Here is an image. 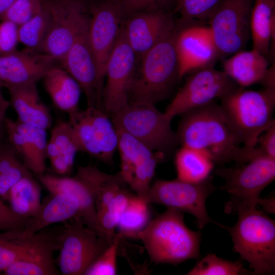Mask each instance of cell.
I'll list each match as a JSON object with an SVG mask.
<instances>
[{
    "label": "cell",
    "instance_id": "6da1fadb",
    "mask_svg": "<svg viewBox=\"0 0 275 275\" xmlns=\"http://www.w3.org/2000/svg\"><path fill=\"white\" fill-rule=\"evenodd\" d=\"M176 133L181 146L203 152L214 164L234 161L239 165L262 154L257 147L237 143L220 105L214 101L182 114Z\"/></svg>",
    "mask_w": 275,
    "mask_h": 275
},
{
    "label": "cell",
    "instance_id": "7a4b0ae2",
    "mask_svg": "<svg viewBox=\"0 0 275 275\" xmlns=\"http://www.w3.org/2000/svg\"><path fill=\"white\" fill-rule=\"evenodd\" d=\"M178 31L168 36L136 61L129 104L155 105L170 95L179 79V64L176 48Z\"/></svg>",
    "mask_w": 275,
    "mask_h": 275
},
{
    "label": "cell",
    "instance_id": "3957f363",
    "mask_svg": "<svg viewBox=\"0 0 275 275\" xmlns=\"http://www.w3.org/2000/svg\"><path fill=\"white\" fill-rule=\"evenodd\" d=\"M201 233L189 229L183 212L167 209L151 219L138 236L150 260L155 264L177 265L200 256Z\"/></svg>",
    "mask_w": 275,
    "mask_h": 275
},
{
    "label": "cell",
    "instance_id": "277c9868",
    "mask_svg": "<svg viewBox=\"0 0 275 275\" xmlns=\"http://www.w3.org/2000/svg\"><path fill=\"white\" fill-rule=\"evenodd\" d=\"M220 100L222 111L237 143L256 147L259 136L275 122V90L254 91L238 87Z\"/></svg>",
    "mask_w": 275,
    "mask_h": 275
},
{
    "label": "cell",
    "instance_id": "5b68a950",
    "mask_svg": "<svg viewBox=\"0 0 275 275\" xmlns=\"http://www.w3.org/2000/svg\"><path fill=\"white\" fill-rule=\"evenodd\" d=\"M232 227L218 224L229 233L234 251L246 261L254 274L275 271V221L256 208L237 213Z\"/></svg>",
    "mask_w": 275,
    "mask_h": 275
},
{
    "label": "cell",
    "instance_id": "8992f818",
    "mask_svg": "<svg viewBox=\"0 0 275 275\" xmlns=\"http://www.w3.org/2000/svg\"><path fill=\"white\" fill-rule=\"evenodd\" d=\"M215 174L224 180L220 188L230 195L225 206L227 213L256 208L262 191L275 178V158L264 154L235 168L222 167Z\"/></svg>",
    "mask_w": 275,
    "mask_h": 275
},
{
    "label": "cell",
    "instance_id": "52a82bcc",
    "mask_svg": "<svg viewBox=\"0 0 275 275\" xmlns=\"http://www.w3.org/2000/svg\"><path fill=\"white\" fill-rule=\"evenodd\" d=\"M64 223L63 229L56 236L57 250H59L56 264L61 274H84L111 243L85 225L80 217Z\"/></svg>",
    "mask_w": 275,
    "mask_h": 275
},
{
    "label": "cell",
    "instance_id": "ba28073f",
    "mask_svg": "<svg viewBox=\"0 0 275 275\" xmlns=\"http://www.w3.org/2000/svg\"><path fill=\"white\" fill-rule=\"evenodd\" d=\"M114 125L144 144L151 151L164 154L178 144L171 126L173 119L155 105L131 103L112 117Z\"/></svg>",
    "mask_w": 275,
    "mask_h": 275
},
{
    "label": "cell",
    "instance_id": "9c48e42d",
    "mask_svg": "<svg viewBox=\"0 0 275 275\" xmlns=\"http://www.w3.org/2000/svg\"><path fill=\"white\" fill-rule=\"evenodd\" d=\"M255 0H221L210 14L208 27L221 58L243 50L251 37Z\"/></svg>",
    "mask_w": 275,
    "mask_h": 275
},
{
    "label": "cell",
    "instance_id": "30bf717a",
    "mask_svg": "<svg viewBox=\"0 0 275 275\" xmlns=\"http://www.w3.org/2000/svg\"><path fill=\"white\" fill-rule=\"evenodd\" d=\"M213 177L198 183L184 181L176 178L171 180H158L151 185L147 202L163 205L191 214L199 229L209 223H218L208 214L206 201L215 190Z\"/></svg>",
    "mask_w": 275,
    "mask_h": 275
},
{
    "label": "cell",
    "instance_id": "8fae6325",
    "mask_svg": "<svg viewBox=\"0 0 275 275\" xmlns=\"http://www.w3.org/2000/svg\"><path fill=\"white\" fill-rule=\"evenodd\" d=\"M104 111L88 106L69 114L68 122L78 151L111 163L118 148L117 129Z\"/></svg>",
    "mask_w": 275,
    "mask_h": 275
},
{
    "label": "cell",
    "instance_id": "7c38bea8",
    "mask_svg": "<svg viewBox=\"0 0 275 275\" xmlns=\"http://www.w3.org/2000/svg\"><path fill=\"white\" fill-rule=\"evenodd\" d=\"M51 23L40 52L62 61L78 36L89 26L86 6L72 0H42Z\"/></svg>",
    "mask_w": 275,
    "mask_h": 275
},
{
    "label": "cell",
    "instance_id": "4fadbf2b",
    "mask_svg": "<svg viewBox=\"0 0 275 275\" xmlns=\"http://www.w3.org/2000/svg\"><path fill=\"white\" fill-rule=\"evenodd\" d=\"M239 87L223 71L209 67L191 72L164 112L172 119L221 99Z\"/></svg>",
    "mask_w": 275,
    "mask_h": 275
},
{
    "label": "cell",
    "instance_id": "5bb4252c",
    "mask_svg": "<svg viewBox=\"0 0 275 275\" xmlns=\"http://www.w3.org/2000/svg\"><path fill=\"white\" fill-rule=\"evenodd\" d=\"M136 56L126 39L122 25L108 59L102 92L104 112L113 117L129 104Z\"/></svg>",
    "mask_w": 275,
    "mask_h": 275
},
{
    "label": "cell",
    "instance_id": "9a60e30c",
    "mask_svg": "<svg viewBox=\"0 0 275 275\" xmlns=\"http://www.w3.org/2000/svg\"><path fill=\"white\" fill-rule=\"evenodd\" d=\"M88 36L98 77L104 87L108 59L122 26L124 16L114 0H103L91 7Z\"/></svg>",
    "mask_w": 275,
    "mask_h": 275
},
{
    "label": "cell",
    "instance_id": "2e32d148",
    "mask_svg": "<svg viewBox=\"0 0 275 275\" xmlns=\"http://www.w3.org/2000/svg\"><path fill=\"white\" fill-rule=\"evenodd\" d=\"M89 28L78 36L61 61L64 69L77 81L85 94L88 106L104 111L103 86L99 79L95 60L90 46Z\"/></svg>",
    "mask_w": 275,
    "mask_h": 275
},
{
    "label": "cell",
    "instance_id": "e0dca14e",
    "mask_svg": "<svg viewBox=\"0 0 275 275\" xmlns=\"http://www.w3.org/2000/svg\"><path fill=\"white\" fill-rule=\"evenodd\" d=\"M173 13L152 10L132 13L123 20L122 27L136 60L168 36L176 28Z\"/></svg>",
    "mask_w": 275,
    "mask_h": 275
},
{
    "label": "cell",
    "instance_id": "ac0fdd59",
    "mask_svg": "<svg viewBox=\"0 0 275 275\" xmlns=\"http://www.w3.org/2000/svg\"><path fill=\"white\" fill-rule=\"evenodd\" d=\"M56 60L29 47L0 56V81L3 87L37 82L52 68Z\"/></svg>",
    "mask_w": 275,
    "mask_h": 275
},
{
    "label": "cell",
    "instance_id": "d6986e66",
    "mask_svg": "<svg viewBox=\"0 0 275 275\" xmlns=\"http://www.w3.org/2000/svg\"><path fill=\"white\" fill-rule=\"evenodd\" d=\"M176 48L179 79L195 71L213 67L220 59L208 27L193 26L178 31Z\"/></svg>",
    "mask_w": 275,
    "mask_h": 275
},
{
    "label": "cell",
    "instance_id": "ffe728a7",
    "mask_svg": "<svg viewBox=\"0 0 275 275\" xmlns=\"http://www.w3.org/2000/svg\"><path fill=\"white\" fill-rule=\"evenodd\" d=\"M5 128L9 143L25 167L37 177L44 174L47 158L46 130L9 118L5 121Z\"/></svg>",
    "mask_w": 275,
    "mask_h": 275
},
{
    "label": "cell",
    "instance_id": "44dd1931",
    "mask_svg": "<svg viewBox=\"0 0 275 275\" xmlns=\"http://www.w3.org/2000/svg\"><path fill=\"white\" fill-rule=\"evenodd\" d=\"M56 233L43 229L30 236L20 259L2 275L61 274L53 258L57 250Z\"/></svg>",
    "mask_w": 275,
    "mask_h": 275
},
{
    "label": "cell",
    "instance_id": "7402d4cb",
    "mask_svg": "<svg viewBox=\"0 0 275 275\" xmlns=\"http://www.w3.org/2000/svg\"><path fill=\"white\" fill-rule=\"evenodd\" d=\"M81 203L75 196L64 193L49 194L41 203L36 214L29 219L23 235L30 236L51 224L81 217Z\"/></svg>",
    "mask_w": 275,
    "mask_h": 275
},
{
    "label": "cell",
    "instance_id": "603a6c76",
    "mask_svg": "<svg viewBox=\"0 0 275 275\" xmlns=\"http://www.w3.org/2000/svg\"><path fill=\"white\" fill-rule=\"evenodd\" d=\"M7 89L10 94V104L17 115V121L46 130L51 127V116L40 99L36 83Z\"/></svg>",
    "mask_w": 275,
    "mask_h": 275
},
{
    "label": "cell",
    "instance_id": "cb8c5ba5",
    "mask_svg": "<svg viewBox=\"0 0 275 275\" xmlns=\"http://www.w3.org/2000/svg\"><path fill=\"white\" fill-rule=\"evenodd\" d=\"M37 177L49 194H68L77 197L81 203L80 217L84 224L97 231L95 198L83 180L76 174L73 177H68L44 173Z\"/></svg>",
    "mask_w": 275,
    "mask_h": 275
},
{
    "label": "cell",
    "instance_id": "d4e9b609",
    "mask_svg": "<svg viewBox=\"0 0 275 275\" xmlns=\"http://www.w3.org/2000/svg\"><path fill=\"white\" fill-rule=\"evenodd\" d=\"M268 65L267 58L253 48L239 51L223 61V71L242 88L260 83Z\"/></svg>",
    "mask_w": 275,
    "mask_h": 275
},
{
    "label": "cell",
    "instance_id": "484cf974",
    "mask_svg": "<svg viewBox=\"0 0 275 275\" xmlns=\"http://www.w3.org/2000/svg\"><path fill=\"white\" fill-rule=\"evenodd\" d=\"M42 79L46 92L59 110L69 115L79 109L81 89L66 70L54 67Z\"/></svg>",
    "mask_w": 275,
    "mask_h": 275
},
{
    "label": "cell",
    "instance_id": "4316f807",
    "mask_svg": "<svg viewBox=\"0 0 275 275\" xmlns=\"http://www.w3.org/2000/svg\"><path fill=\"white\" fill-rule=\"evenodd\" d=\"M253 49L267 57L275 32V0H255L251 19Z\"/></svg>",
    "mask_w": 275,
    "mask_h": 275
},
{
    "label": "cell",
    "instance_id": "83f0119b",
    "mask_svg": "<svg viewBox=\"0 0 275 275\" xmlns=\"http://www.w3.org/2000/svg\"><path fill=\"white\" fill-rule=\"evenodd\" d=\"M174 162L177 178L192 183L202 182L208 178L214 164L203 152L185 146H181L176 152Z\"/></svg>",
    "mask_w": 275,
    "mask_h": 275
},
{
    "label": "cell",
    "instance_id": "f1b7e54d",
    "mask_svg": "<svg viewBox=\"0 0 275 275\" xmlns=\"http://www.w3.org/2000/svg\"><path fill=\"white\" fill-rule=\"evenodd\" d=\"M41 193V186L30 174L21 178L11 187L7 201L17 215L29 219L34 216L40 207Z\"/></svg>",
    "mask_w": 275,
    "mask_h": 275
},
{
    "label": "cell",
    "instance_id": "f546056e",
    "mask_svg": "<svg viewBox=\"0 0 275 275\" xmlns=\"http://www.w3.org/2000/svg\"><path fill=\"white\" fill-rule=\"evenodd\" d=\"M115 127L118 135L117 150L121 160L120 173L128 184L135 168L152 156L155 152L151 151L122 129Z\"/></svg>",
    "mask_w": 275,
    "mask_h": 275
},
{
    "label": "cell",
    "instance_id": "4dcf8cb0",
    "mask_svg": "<svg viewBox=\"0 0 275 275\" xmlns=\"http://www.w3.org/2000/svg\"><path fill=\"white\" fill-rule=\"evenodd\" d=\"M32 174L8 141L0 143V197L7 200L11 187L21 178Z\"/></svg>",
    "mask_w": 275,
    "mask_h": 275
},
{
    "label": "cell",
    "instance_id": "1f68e13d",
    "mask_svg": "<svg viewBox=\"0 0 275 275\" xmlns=\"http://www.w3.org/2000/svg\"><path fill=\"white\" fill-rule=\"evenodd\" d=\"M149 205L132 195L118 222L119 233L125 237L137 238L151 220Z\"/></svg>",
    "mask_w": 275,
    "mask_h": 275
},
{
    "label": "cell",
    "instance_id": "d6a6232c",
    "mask_svg": "<svg viewBox=\"0 0 275 275\" xmlns=\"http://www.w3.org/2000/svg\"><path fill=\"white\" fill-rule=\"evenodd\" d=\"M50 23L49 12L43 4V8L39 13L18 26L19 42L26 47L40 52L48 33Z\"/></svg>",
    "mask_w": 275,
    "mask_h": 275
},
{
    "label": "cell",
    "instance_id": "836d02e7",
    "mask_svg": "<svg viewBox=\"0 0 275 275\" xmlns=\"http://www.w3.org/2000/svg\"><path fill=\"white\" fill-rule=\"evenodd\" d=\"M132 195L128 190L122 188L108 207L97 214V231L111 243L116 235L115 230L119 219Z\"/></svg>",
    "mask_w": 275,
    "mask_h": 275
},
{
    "label": "cell",
    "instance_id": "e575fe53",
    "mask_svg": "<svg viewBox=\"0 0 275 275\" xmlns=\"http://www.w3.org/2000/svg\"><path fill=\"white\" fill-rule=\"evenodd\" d=\"M253 272L244 268L239 261H231L208 254L187 272L188 275H244Z\"/></svg>",
    "mask_w": 275,
    "mask_h": 275
},
{
    "label": "cell",
    "instance_id": "d590c367",
    "mask_svg": "<svg viewBox=\"0 0 275 275\" xmlns=\"http://www.w3.org/2000/svg\"><path fill=\"white\" fill-rule=\"evenodd\" d=\"M23 231H0V275L21 257L29 236Z\"/></svg>",
    "mask_w": 275,
    "mask_h": 275
},
{
    "label": "cell",
    "instance_id": "8d00e7d4",
    "mask_svg": "<svg viewBox=\"0 0 275 275\" xmlns=\"http://www.w3.org/2000/svg\"><path fill=\"white\" fill-rule=\"evenodd\" d=\"M166 156L162 153L155 152L135 168L128 184L138 197L146 202L156 167Z\"/></svg>",
    "mask_w": 275,
    "mask_h": 275
},
{
    "label": "cell",
    "instance_id": "74e56055",
    "mask_svg": "<svg viewBox=\"0 0 275 275\" xmlns=\"http://www.w3.org/2000/svg\"><path fill=\"white\" fill-rule=\"evenodd\" d=\"M49 140L53 143L59 154L73 168L78 149L69 122L58 121L51 129Z\"/></svg>",
    "mask_w": 275,
    "mask_h": 275
},
{
    "label": "cell",
    "instance_id": "f35d334b",
    "mask_svg": "<svg viewBox=\"0 0 275 275\" xmlns=\"http://www.w3.org/2000/svg\"><path fill=\"white\" fill-rule=\"evenodd\" d=\"M123 236L116 234L112 243L85 271L84 275H115L117 274L118 246Z\"/></svg>",
    "mask_w": 275,
    "mask_h": 275
},
{
    "label": "cell",
    "instance_id": "ab89813d",
    "mask_svg": "<svg viewBox=\"0 0 275 275\" xmlns=\"http://www.w3.org/2000/svg\"><path fill=\"white\" fill-rule=\"evenodd\" d=\"M43 8L42 0H14L0 19L10 21L19 26L39 13Z\"/></svg>",
    "mask_w": 275,
    "mask_h": 275
},
{
    "label": "cell",
    "instance_id": "60d3db41",
    "mask_svg": "<svg viewBox=\"0 0 275 275\" xmlns=\"http://www.w3.org/2000/svg\"><path fill=\"white\" fill-rule=\"evenodd\" d=\"M221 0H177L174 12H179L185 20H208Z\"/></svg>",
    "mask_w": 275,
    "mask_h": 275
},
{
    "label": "cell",
    "instance_id": "b9f144b4",
    "mask_svg": "<svg viewBox=\"0 0 275 275\" xmlns=\"http://www.w3.org/2000/svg\"><path fill=\"white\" fill-rule=\"evenodd\" d=\"M120 7L124 19L140 11L152 10H164L174 13L177 0H114Z\"/></svg>",
    "mask_w": 275,
    "mask_h": 275
},
{
    "label": "cell",
    "instance_id": "7bdbcfd3",
    "mask_svg": "<svg viewBox=\"0 0 275 275\" xmlns=\"http://www.w3.org/2000/svg\"><path fill=\"white\" fill-rule=\"evenodd\" d=\"M18 42V26L10 21L2 20L0 22V56L15 50Z\"/></svg>",
    "mask_w": 275,
    "mask_h": 275
},
{
    "label": "cell",
    "instance_id": "ee69618b",
    "mask_svg": "<svg viewBox=\"0 0 275 275\" xmlns=\"http://www.w3.org/2000/svg\"><path fill=\"white\" fill-rule=\"evenodd\" d=\"M29 219L17 215L0 197V231H23Z\"/></svg>",
    "mask_w": 275,
    "mask_h": 275
},
{
    "label": "cell",
    "instance_id": "f6af8a7d",
    "mask_svg": "<svg viewBox=\"0 0 275 275\" xmlns=\"http://www.w3.org/2000/svg\"><path fill=\"white\" fill-rule=\"evenodd\" d=\"M256 147L263 154L275 158V122L259 136Z\"/></svg>",
    "mask_w": 275,
    "mask_h": 275
},
{
    "label": "cell",
    "instance_id": "bcb514c9",
    "mask_svg": "<svg viewBox=\"0 0 275 275\" xmlns=\"http://www.w3.org/2000/svg\"><path fill=\"white\" fill-rule=\"evenodd\" d=\"M260 83L264 87V88L275 90L274 62L271 64V66L267 69Z\"/></svg>",
    "mask_w": 275,
    "mask_h": 275
},
{
    "label": "cell",
    "instance_id": "7dc6e473",
    "mask_svg": "<svg viewBox=\"0 0 275 275\" xmlns=\"http://www.w3.org/2000/svg\"><path fill=\"white\" fill-rule=\"evenodd\" d=\"M263 209V212L274 213V198L271 197L268 199H261L259 204Z\"/></svg>",
    "mask_w": 275,
    "mask_h": 275
},
{
    "label": "cell",
    "instance_id": "c3c4849f",
    "mask_svg": "<svg viewBox=\"0 0 275 275\" xmlns=\"http://www.w3.org/2000/svg\"><path fill=\"white\" fill-rule=\"evenodd\" d=\"M10 105L9 101L6 99L0 101V127L5 126L6 113Z\"/></svg>",
    "mask_w": 275,
    "mask_h": 275
},
{
    "label": "cell",
    "instance_id": "681fc988",
    "mask_svg": "<svg viewBox=\"0 0 275 275\" xmlns=\"http://www.w3.org/2000/svg\"><path fill=\"white\" fill-rule=\"evenodd\" d=\"M14 0H0V17L6 12Z\"/></svg>",
    "mask_w": 275,
    "mask_h": 275
},
{
    "label": "cell",
    "instance_id": "f907efd6",
    "mask_svg": "<svg viewBox=\"0 0 275 275\" xmlns=\"http://www.w3.org/2000/svg\"><path fill=\"white\" fill-rule=\"evenodd\" d=\"M6 133L5 126L0 127V143L3 141L4 134Z\"/></svg>",
    "mask_w": 275,
    "mask_h": 275
},
{
    "label": "cell",
    "instance_id": "816d5d0a",
    "mask_svg": "<svg viewBox=\"0 0 275 275\" xmlns=\"http://www.w3.org/2000/svg\"><path fill=\"white\" fill-rule=\"evenodd\" d=\"M72 1H75L81 2L82 4H84L87 7V4L90 0H72Z\"/></svg>",
    "mask_w": 275,
    "mask_h": 275
},
{
    "label": "cell",
    "instance_id": "f5cc1de1",
    "mask_svg": "<svg viewBox=\"0 0 275 275\" xmlns=\"http://www.w3.org/2000/svg\"><path fill=\"white\" fill-rule=\"evenodd\" d=\"M5 99V98H4L3 94H2V90L1 89H0V101L1 100H3Z\"/></svg>",
    "mask_w": 275,
    "mask_h": 275
},
{
    "label": "cell",
    "instance_id": "db71d44e",
    "mask_svg": "<svg viewBox=\"0 0 275 275\" xmlns=\"http://www.w3.org/2000/svg\"><path fill=\"white\" fill-rule=\"evenodd\" d=\"M2 88H3V86H2V85L1 84V82L0 81V89H2Z\"/></svg>",
    "mask_w": 275,
    "mask_h": 275
}]
</instances>
